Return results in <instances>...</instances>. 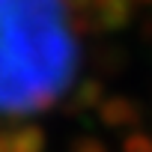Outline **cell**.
<instances>
[{
  "mask_svg": "<svg viewBox=\"0 0 152 152\" xmlns=\"http://www.w3.org/2000/svg\"><path fill=\"white\" fill-rule=\"evenodd\" d=\"M72 63L75 39L60 0H0V110L45 104Z\"/></svg>",
  "mask_w": 152,
  "mask_h": 152,
  "instance_id": "obj_1",
  "label": "cell"
}]
</instances>
